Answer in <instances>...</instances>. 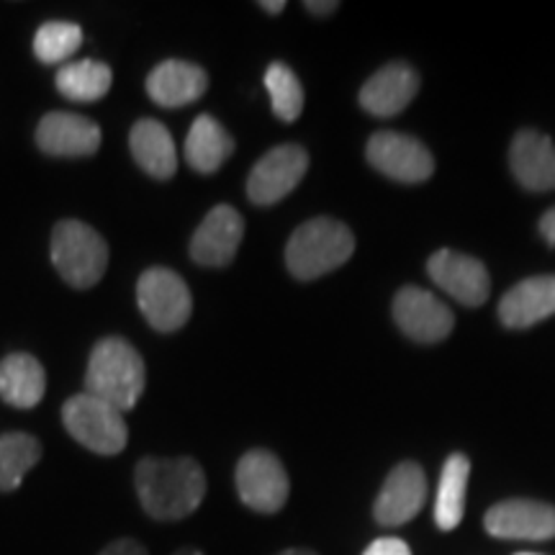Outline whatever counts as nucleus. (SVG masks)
<instances>
[{
	"instance_id": "f257e3e1",
	"label": "nucleus",
	"mask_w": 555,
	"mask_h": 555,
	"mask_svg": "<svg viewBox=\"0 0 555 555\" xmlns=\"http://www.w3.org/2000/svg\"><path fill=\"white\" fill-rule=\"evenodd\" d=\"M139 504L157 522L191 517L206 496V474L193 457H142L134 470Z\"/></svg>"
},
{
	"instance_id": "f03ea898",
	"label": "nucleus",
	"mask_w": 555,
	"mask_h": 555,
	"mask_svg": "<svg viewBox=\"0 0 555 555\" xmlns=\"http://www.w3.org/2000/svg\"><path fill=\"white\" fill-rule=\"evenodd\" d=\"M147 371L139 350L124 337H106L95 343L88 358L86 393L106 401L119 412H129L142 399Z\"/></svg>"
},
{
	"instance_id": "7ed1b4c3",
	"label": "nucleus",
	"mask_w": 555,
	"mask_h": 555,
	"mask_svg": "<svg viewBox=\"0 0 555 555\" xmlns=\"http://www.w3.org/2000/svg\"><path fill=\"white\" fill-rule=\"evenodd\" d=\"M352 253H356V237L350 227L332 217H317L291 234L286 268L298 281H317L343 268Z\"/></svg>"
},
{
	"instance_id": "20e7f679",
	"label": "nucleus",
	"mask_w": 555,
	"mask_h": 555,
	"mask_svg": "<svg viewBox=\"0 0 555 555\" xmlns=\"http://www.w3.org/2000/svg\"><path fill=\"white\" fill-rule=\"evenodd\" d=\"M52 262L67 286L93 288L108 268V245L86 221L62 219L52 232Z\"/></svg>"
},
{
	"instance_id": "39448f33",
	"label": "nucleus",
	"mask_w": 555,
	"mask_h": 555,
	"mask_svg": "<svg viewBox=\"0 0 555 555\" xmlns=\"http://www.w3.org/2000/svg\"><path fill=\"white\" fill-rule=\"evenodd\" d=\"M62 425L82 448L99 455H119L127 448L129 427L124 422V414L106 401L78 393L69 397L62 406Z\"/></svg>"
},
{
	"instance_id": "423d86ee",
	"label": "nucleus",
	"mask_w": 555,
	"mask_h": 555,
	"mask_svg": "<svg viewBox=\"0 0 555 555\" xmlns=\"http://www.w3.org/2000/svg\"><path fill=\"white\" fill-rule=\"evenodd\" d=\"M137 304L150 327L165 335L185 327L193 311L189 286L170 268H150L139 275Z\"/></svg>"
},
{
	"instance_id": "0eeeda50",
	"label": "nucleus",
	"mask_w": 555,
	"mask_h": 555,
	"mask_svg": "<svg viewBox=\"0 0 555 555\" xmlns=\"http://www.w3.org/2000/svg\"><path fill=\"white\" fill-rule=\"evenodd\" d=\"M234 483L242 504L260 515H275L288 502L291 481L286 468L270 450H249L240 457Z\"/></svg>"
},
{
	"instance_id": "6e6552de",
	"label": "nucleus",
	"mask_w": 555,
	"mask_h": 555,
	"mask_svg": "<svg viewBox=\"0 0 555 555\" xmlns=\"http://www.w3.org/2000/svg\"><path fill=\"white\" fill-rule=\"evenodd\" d=\"M309 170V155L301 144H281L266 152L247 178V198L255 206H273L301 183Z\"/></svg>"
},
{
	"instance_id": "1a4fd4ad",
	"label": "nucleus",
	"mask_w": 555,
	"mask_h": 555,
	"mask_svg": "<svg viewBox=\"0 0 555 555\" xmlns=\"http://www.w3.org/2000/svg\"><path fill=\"white\" fill-rule=\"evenodd\" d=\"M367 163L399 183H422L435 172V159L420 139L399 131H378L365 147Z\"/></svg>"
},
{
	"instance_id": "9d476101",
	"label": "nucleus",
	"mask_w": 555,
	"mask_h": 555,
	"mask_svg": "<svg viewBox=\"0 0 555 555\" xmlns=\"http://www.w3.org/2000/svg\"><path fill=\"white\" fill-rule=\"evenodd\" d=\"M245 237V219L234 206H214L191 237V258L204 268H224Z\"/></svg>"
},
{
	"instance_id": "9b49d317",
	"label": "nucleus",
	"mask_w": 555,
	"mask_h": 555,
	"mask_svg": "<svg viewBox=\"0 0 555 555\" xmlns=\"http://www.w3.org/2000/svg\"><path fill=\"white\" fill-rule=\"evenodd\" d=\"M393 319L399 330L416 343H440L453 332V311L425 288L406 286L393 298Z\"/></svg>"
},
{
	"instance_id": "f8f14e48",
	"label": "nucleus",
	"mask_w": 555,
	"mask_h": 555,
	"mask_svg": "<svg viewBox=\"0 0 555 555\" xmlns=\"http://www.w3.org/2000/svg\"><path fill=\"white\" fill-rule=\"evenodd\" d=\"M427 502V476L416 463H399L386 476L384 489L373 504V517L384 527L406 525Z\"/></svg>"
},
{
	"instance_id": "ddd939ff",
	"label": "nucleus",
	"mask_w": 555,
	"mask_h": 555,
	"mask_svg": "<svg viewBox=\"0 0 555 555\" xmlns=\"http://www.w3.org/2000/svg\"><path fill=\"white\" fill-rule=\"evenodd\" d=\"M486 532L502 540H553L555 506L532 499H509L486 512Z\"/></svg>"
},
{
	"instance_id": "4468645a",
	"label": "nucleus",
	"mask_w": 555,
	"mask_h": 555,
	"mask_svg": "<svg viewBox=\"0 0 555 555\" xmlns=\"http://www.w3.org/2000/svg\"><path fill=\"white\" fill-rule=\"evenodd\" d=\"M103 134L93 119L69 111H52L37 127V144L52 157H90L101 150Z\"/></svg>"
},
{
	"instance_id": "2eb2a0df",
	"label": "nucleus",
	"mask_w": 555,
	"mask_h": 555,
	"mask_svg": "<svg viewBox=\"0 0 555 555\" xmlns=\"http://www.w3.org/2000/svg\"><path fill=\"white\" fill-rule=\"evenodd\" d=\"M427 273L446 294L457 298L466 307H481L489 298L491 281L483 262L455 249H440L427 260Z\"/></svg>"
},
{
	"instance_id": "dca6fc26",
	"label": "nucleus",
	"mask_w": 555,
	"mask_h": 555,
	"mask_svg": "<svg viewBox=\"0 0 555 555\" xmlns=\"http://www.w3.org/2000/svg\"><path fill=\"white\" fill-rule=\"evenodd\" d=\"M416 90H420L416 69L404 62H391V65L380 67L360 90V106L371 116L386 119V116L401 114L414 101Z\"/></svg>"
},
{
	"instance_id": "f3484780",
	"label": "nucleus",
	"mask_w": 555,
	"mask_h": 555,
	"mask_svg": "<svg viewBox=\"0 0 555 555\" xmlns=\"http://www.w3.org/2000/svg\"><path fill=\"white\" fill-rule=\"evenodd\" d=\"M206 88V69L185 60H165L147 75V95L163 108H183L196 103Z\"/></svg>"
},
{
	"instance_id": "a211bd4d",
	"label": "nucleus",
	"mask_w": 555,
	"mask_h": 555,
	"mask_svg": "<svg viewBox=\"0 0 555 555\" xmlns=\"http://www.w3.org/2000/svg\"><path fill=\"white\" fill-rule=\"evenodd\" d=\"M509 165L522 189L535 193L555 189V144L540 131H519L512 142Z\"/></svg>"
},
{
	"instance_id": "6ab92c4d",
	"label": "nucleus",
	"mask_w": 555,
	"mask_h": 555,
	"mask_svg": "<svg viewBox=\"0 0 555 555\" xmlns=\"http://www.w3.org/2000/svg\"><path fill=\"white\" fill-rule=\"evenodd\" d=\"M555 314V275L525 278L499 304V319L512 330H525Z\"/></svg>"
},
{
	"instance_id": "aec40b11",
	"label": "nucleus",
	"mask_w": 555,
	"mask_h": 555,
	"mask_svg": "<svg viewBox=\"0 0 555 555\" xmlns=\"http://www.w3.org/2000/svg\"><path fill=\"white\" fill-rule=\"evenodd\" d=\"M129 150L134 163L155 180H170L178 170V150L172 134L157 119H139L131 127Z\"/></svg>"
},
{
	"instance_id": "412c9836",
	"label": "nucleus",
	"mask_w": 555,
	"mask_h": 555,
	"mask_svg": "<svg viewBox=\"0 0 555 555\" xmlns=\"http://www.w3.org/2000/svg\"><path fill=\"white\" fill-rule=\"evenodd\" d=\"M47 373L29 352H11L0 360V399L16 409H34L44 399Z\"/></svg>"
},
{
	"instance_id": "4be33fe9",
	"label": "nucleus",
	"mask_w": 555,
	"mask_h": 555,
	"mask_svg": "<svg viewBox=\"0 0 555 555\" xmlns=\"http://www.w3.org/2000/svg\"><path fill=\"white\" fill-rule=\"evenodd\" d=\"M234 139L214 116L201 114L185 139V163L201 176H211L232 157Z\"/></svg>"
},
{
	"instance_id": "5701e85b",
	"label": "nucleus",
	"mask_w": 555,
	"mask_h": 555,
	"mask_svg": "<svg viewBox=\"0 0 555 555\" xmlns=\"http://www.w3.org/2000/svg\"><path fill=\"white\" fill-rule=\"evenodd\" d=\"M470 463L463 453H453L442 466L440 489L435 499V522L440 530H455L466 515V489H468Z\"/></svg>"
},
{
	"instance_id": "b1692460",
	"label": "nucleus",
	"mask_w": 555,
	"mask_h": 555,
	"mask_svg": "<svg viewBox=\"0 0 555 555\" xmlns=\"http://www.w3.org/2000/svg\"><path fill=\"white\" fill-rule=\"evenodd\" d=\"M54 82H57V90L67 101L93 103L101 101L114 86V73H111L106 62L80 60L62 65Z\"/></svg>"
},
{
	"instance_id": "393cba45",
	"label": "nucleus",
	"mask_w": 555,
	"mask_h": 555,
	"mask_svg": "<svg viewBox=\"0 0 555 555\" xmlns=\"http://www.w3.org/2000/svg\"><path fill=\"white\" fill-rule=\"evenodd\" d=\"M41 457V442L29 433L0 435V494L16 491L24 476L37 466Z\"/></svg>"
},
{
	"instance_id": "a878e982",
	"label": "nucleus",
	"mask_w": 555,
	"mask_h": 555,
	"mask_svg": "<svg viewBox=\"0 0 555 555\" xmlns=\"http://www.w3.org/2000/svg\"><path fill=\"white\" fill-rule=\"evenodd\" d=\"M266 88L273 103V114L281 121H296L304 111V88L301 80L286 62H273L266 69Z\"/></svg>"
},
{
	"instance_id": "bb28decb",
	"label": "nucleus",
	"mask_w": 555,
	"mask_h": 555,
	"mask_svg": "<svg viewBox=\"0 0 555 555\" xmlns=\"http://www.w3.org/2000/svg\"><path fill=\"white\" fill-rule=\"evenodd\" d=\"M82 44V29L69 21H47L34 37V54L44 65H60L73 57Z\"/></svg>"
},
{
	"instance_id": "cd10ccee",
	"label": "nucleus",
	"mask_w": 555,
	"mask_h": 555,
	"mask_svg": "<svg viewBox=\"0 0 555 555\" xmlns=\"http://www.w3.org/2000/svg\"><path fill=\"white\" fill-rule=\"evenodd\" d=\"M363 555H412V547L401 538H378L365 547Z\"/></svg>"
},
{
	"instance_id": "c85d7f7f",
	"label": "nucleus",
	"mask_w": 555,
	"mask_h": 555,
	"mask_svg": "<svg viewBox=\"0 0 555 555\" xmlns=\"http://www.w3.org/2000/svg\"><path fill=\"white\" fill-rule=\"evenodd\" d=\"M99 555H150V553H147V547L139 543V540L121 538V540H114V543L103 547Z\"/></svg>"
},
{
	"instance_id": "c756f323",
	"label": "nucleus",
	"mask_w": 555,
	"mask_h": 555,
	"mask_svg": "<svg viewBox=\"0 0 555 555\" xmlns=\"http://www.w3.org/2000/svg\"><path fill=\"white\" fill-rule=\"evenodd\" d=\"M540 234H543L547 245L555 247V208L545 211V217L540 219Z\"/></svg>"
},
{
	"instance_id": "7c9ffc66",
	"label": "nucleus",
	"mask_w": 555,
	"mask_h": 555,
	"mask_svg": "<svg viewBox=\"0 0 555 555\" xmlns=\"http://www.w3.org/2000/svg\"><path fill=\"white\" fill-rule=\"evenodd\" d=\"M304 9L309 13H314V16H332L339 9V3L335 0H330V3H322V0H309V3H304Z\"/></svg>"
},
{
	"instance_id": "2f4dec72",
	"label": "nucleus",
	"mask_w": 555,
	"mask_h": 555,
	"mask_svg": "<svg viewBox=\"0 0 555 555\" xmlns=\"http://www.w3.org/2000/svg\"><path fill=\"white\" fill-rule=\"evenodd\" d=\"M260 9H262V11H268L270 16H278V13H281L283 9H286V0H262Z\"/></svg>"
},
{
	"instance_id": "473e14b6",
	"label": "nucleus",
	"mask_w": 555,
	"mask_h": 555,
	"mask_svg": "<svg viewBox=\"0 0 555 555\" xmlns=\"http://www.w3.org/2000/svg\"><path fill=\"white\" fill-rule=\"evenodd\" d=\"M275 555H317L314 551H307V547H288V551H281Z\"/></svg>"
},
{
	"instance_id": "72a5a7b5",
	"label": "nucleus",
	"mask_w": 555,
	"mask_h": 555,
	"mask_svg": "<svg viewBox=\"0 0 555 555\" xmlns=\"http://www.w3.org/2000/svg\"><path fill=\"white\" fill-rule=\"evenodd\" d=\"M172 555H204L198 551V547H180V551H176Z\"/></svg>"
},
{
	"instance_id": "f704fd0d",
	"label": "nucleus",
	"mask_w": 555,
	"mask_h": 555,
	"mask_svg": "<svg viewBox=\"0 0 555 555\" xmlns=\"http://www.w3.org/2000/svg\"><path fill=\"white\" fill-rule=\"evenodd\" d=\"M517 555H538V553H517Z\"/></svg>"
}]
</instances>
